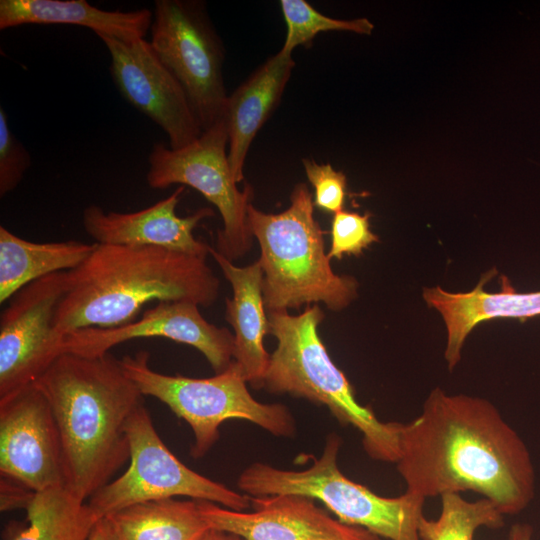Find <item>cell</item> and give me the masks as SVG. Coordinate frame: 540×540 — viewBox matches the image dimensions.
I'll return each instance as SVG.
<instances>
[{
	"label": "cell",
	"instance_id": "obj_19",
	"mask_svg": "<svg viewBox=\"0 0 540 540\" xmlns=\"http://www.w3.org/2000/svg\"><path fill=\"white\" fill-rule=\"evenodd\" d=\"M294 66L292 54L279 50L228 95L224 112L227 156L237 184L244 179L250 145L278 106Z\"/></svg>",
	"mask_w": 540,
	"mask_h": 540
},
{
	"label": "cell",
	"instance_id": "obj_26",
	"mask_svg": "<svg viewBox=\"0 0 540 540\" xmlns=\"http://www.w3.org/2000/svg\"><path fill=\"white\" fill-rule=\"evenodd\" d=\"M371 214L363 215L342 210L333 215L331 221V244L327 253L331 260H341L345 255L359 256L363 250L379 238L370 230Z\"/></svg>",
	"mask_w": 540,
	"mask_h": 540
},
{
	"label": "cell",
	"instance_id": "obj_22",
	"mask_svg": "<svg viewBox=\"0 0 540 540\" xmlns=\"http://www.w3.org/2000/svg\"><path fill=\"white\" fill-rule=\"evenodd\" d=\"M104 519L115 540H202L210 530L194 499L143 502Z\"/></svg>",
	"mask_w": 540,
	"mask_h": 540
},
{
	"label": "cell",
	"instance_id": "obj_24",
	"mask_svg": "<svg viewBox=\"0 0 540 540\" xmlns=\"http://www.w3.org/2000/svg\"><path fill=\"white\" fill-rule=\"evenodd\" d=\"M440 498V515L436 519L423 516L420 520L422 540H474L475 532L481 527L504 526V515L486 498L469 501L457 493Z\"/></svg>",
	"mask_w": 540,
	"mask_h": 540
},
{
	"label": "cell",
	"instance_id": "obj_3",
	"mask_svg": "<svg viewBox=\"0 0 540 540\" xmlns=\"http://www.w3.org/2000/svg\"><path fill=\"white\" fill-rule=\"evenodd\" d=\"M207 258L155 246L97 244L67 271L66 289L53 318L61 339L82 328H111L136 320L152 302L210 306L220 282Z\"/></svg>",
	"mask_w": 540,
	"mask_h": 540
},
{
	"label": "cell",
	"instance_id": "obj_8",
	"mask_svg": "<svg viewBox=\"0 0 540 540\" xmlns=\"http://www.w3.org/2000/svg\"><path fill=\"white\" fill-rule=\"evenodd\" d=\"M126 432L130 449L128 468L87 501L98 518L135 504L176 496L210 501L236 511L251 506L248 495L237 493L178 460L158 435L144 403L129 418Z\"/></svg>",
	"mask_w": 540,
	"mask_h": 540
},
{
	"label": "cell",
	"instance_id": "obj_4",
	"mask_svg": "<svg viewBox=\"0 0 540 540\" xmlns=\"http://www.w3.org/2000/svg\"><path fill=\"white\" fill-rule=\"evenodd\" d=\"M267 315L268 334L276 338L277 347L270 355L264 388L326 406L340 424L361 432L369 457L396 463L401 422H382L370 407L357 401L352 385L319 336L318 327L325 317L321 308L315 304L299 315L287 310Z\"/></svg>",
	"mask_w": 540,
	"mask_h": 540
},
{
	"label": "cell",
	"instance_id": "obj_13",
	"mask_svg": "<svg viewBox=\"0 0 540 540\" xmlns=\"http://www.w3.org/2000/svg\"><path fill=\"white\" fill-rule=\"evenodd\" d=\"M0 473L34 492L65 487L59 430L35 384L0 402Z\"/></svg>",
	"mask_w": 540,
	"mask_h": 540
},
{
	"label": "cell",
	"instance_id": "obj_20",
	"mask_svg": "<svg viewBox=\"0 0 540 540\" xmlns=\"http://www.w3.org/2000/svg\"><path fill=\"white\" fill-rule=\"evenodd\" d=\"M149 9L107 11L86 0H0V30L25 24H69L122 41L143 39L151 28Z\"/></svg>",
	"mask_w": 540,
	"mask_h": 540
},
{
	"label": "cell",
	"instance_id": "obj_14",
	"mask_svg": "<svg viewBox=\"0 0 540 540\" xmlns=\"http://www.w3.org/2000/svg\"><path fill=\"white\" fill-rule=\"evenodd\" d=\"M151 337L196 348L216 373L224 371L233 361V334L225 327L206 321L199 306L187 301L158 302L145 310L138 320L118 327L72 331L62 337L60 352L98 357L108 354L112 347L121 343Z\"/></svg>",
	"mask_w": 540,
	"mask_h": 540
},
{
	"label": "cell",
	"instance_id": "obj_2",
	"mask_svg": "<svg viewBox=\"0 0 540 540\" xmlns=\"http://www.w3.org/2000/svg\"><path fill=\"white\" fill-rule=\"evenodd\" d=\"M34 384L59 430L65 487L87 502L129 460L126 426L144 396L109 353H61Z\"/></svg>",
	"mask_w": 540,
	"mask_h": 540
},
{
	"label": "cell",
	"instance_id": "obj_28",
	"mask_svg": "<svg viewBox=\"0 0 540 540\" xmlns=\"http://www.w3.org/2000/svg\"><path fill=\"white\" fill-rule=\"evenodd\" d=\"M31 165V156L10 130L7 114L0 107V196L16 189Z\"/></svg>",
	"mask_w": 540,
	"mask_h": 540
},
{
	"label": "cell",
	"instance_id": "obj_12",
	"mask_svg": "<svg viewBox=\"0 0 540 540\" xmlns=\"http://www.w3.org/2000/svg\"><path fill=\"white\" fill-rule=\"evenodd\" d=\"M107 48L110 73L123 98L161 127L171 149L194 142L203 130L184 89L149 41L97 34Z\"/></svg>",
	"mask_w": 540,
	"mask_h": 540
},
{
	"label": "cell",
	"instance_id": "obj_17",
	"mask_svg": "<svg viewBox=\"0 0 540 540\" xmlns=\"http://www.w3.org/2000/svg\"><path fill=\"white\" fill-rule=\"evenodd\" d=\"M210 255L233 290V297L225 301L226 320L234 330L233 359L247 383L256 389L264 388L270 355L264 347L269 327L260 263L257 260L248 266L238 267L212 247Z\"/></svg>",
	"mask_w": 540,
	"mask_h": 540
},
{
	"label": "cell",
	"instance_id": "obj_23",
	"mask_svg": "<svg viewBox=\"0 0 540 540\" xmlns=\"http://www.w3.org/2000/svg\"><path fill=\"white\" fill-rule=\"evenodd\" d=\"M25 510L27 524L9 528L6 540H86L100 519L65 487L35 492Z\"/></svg>",
	"mask_w": 540,
	"mask_h": 540
},
{
	"label": "cell",
	"instance_id": "obj_21",
	"mask_svg": "<svg viewBox=\"0 0 540 540\" xmlns=\"http://www.w3.org/2000/svg\"><path fill=\"white\" fill-rule=\"evenodd\" d=\"M95 247L75 240L32 242L0 226V304L38 279L76 268Z\"/></svg>",
	"mask_w": 540,
	"mask_h": 540
},
{
	"label": "cell",
	"instance_id": "obj_25",
	"mask_svg": "<svg viewBox=\"0 0 540 540\" xmlns=\"http://www.w3.org/2000/svg\"><path fill=\"white\" fill-rule=\"evenodd\" d=\"M281 12L286 24V36L281 51L292 54L298 46L311 44L322 32L349 31L370 35L374 25L367 18L341 20L328 17L305 0H281Z\"/></svg>",
	"mask_w": 540,
	"mask_h": 540
},
{
	"label": "cell",
	"instance_id": "obj_1",
	"mask_svg": "<svg viewBox=\"0 0 540 540\" xmlns=\"http://www.w3.org/2000/svg\"><path fill=\"white\" fill-rule=\"evenodd\" d=\"M396 468L406 491L436 497L473 491L505 515L535 496V469L517 431L489 400L433 389L399 430Z\"/></svg>",
	"mask_w": 540,
	"mask_h": 540
},
{
	"label": "cell",
	"instance_id": "obj_9",
	"mask_svg": "<svg viewBox=\"0 0 540 540\" xmlns=\"http://www.w3.org/2000/svg\"><path fill=\"white\" fill-rule=\"evenodd\" d=\"M150 44L181 84L206 130L224 117L225 50L201 1L156 0Z\"/></svg>",
	"mask_w": 540,
	"mask_h": 540
},
{
	"label": "cell",
	"instance_id": "obj_10",
	"mask_svg": "<svg viewBox=\"0 0 540 540\" xmlns=\"http://www.w3.org/2000/svg\"><path fill=\"white\" fill-rule=\"evenodd\" d=\"M228 133L224 117L200 137L180 149L155 143L148 156L147 184L165 189L173 184L187 185L200 192L219 211L223 228L217 232V251L233 261L252 246L253 235L247 211L252 189L239 190L227 156Z\"/></svg>",
	"mask_w": 540,
	"mask_h": 540
},
{
	"label": "cell",
	"instance_id": "obj_11",
	"mask_svg": "<svg viewBox=\"0 0 540 540\" xmlns=\"http://www.w3.org/2000/svg\"><path fill=\"white\" fill-rule=\"evenodd\" d=\"M67 271L38 279L13 295L0 316V402L34 384L61 354L53 328Z\"/></svg>",
	"mask_w": 540,
	"mask_h": 540
},
{
	"label": "cell",
	"instance_id": "obj_27",
	"mask_svg": "<svg viewBox=\"0 0 540 540\" xmlns=\"http://www.w3.org/2000/svg\"><path fill=\"white\" fill-rule=\"evenodd\" d=\"M302 162L306 177L314 189V206L333 215L344 210L347 196L345 174L329 163L320 164L309 158H304Z\"/></svg>",
	"mask_w": 540,
	"mask_h": 540
},
{
	"label": "cell",
	"instance_id": "obj_32",
	"mask_svg": "<svg viewBox=\"0 0 540 540\" xmlns=\"http://www.w3.org/2000/svg\"><path fill=\"white\" fill-rule=\"evenodd\" d=\"M202 540H244L243 538L218 530L210 529Z\"/></svg>",
	"mask_w": 540,
	"mask_h": 540
},
{
	"label": "cell",
	"instance_id": "obj_5",
	"mask_svg": "<svg viewBox=\"0 0 540 540\" xmlns=\"http://www.w3.org/2000/svg\"><path fill=\"white\" fill-rule=\"evenodd\" d=\"M313 196L298 183L289 207L266 213L248 206L250 231L260 247L262 292L267 312L322 302L332 311L346 308L358 295L357 280L333 272L325 253L324 231L314 217Z\"/></svg>",
	"mask_w": 540,
	"mask_h": 540
},
{
	"label": "cell",
	"instance_id": "obj_29",
	"mask_svg": "<svg viewBox=\"0 0 540 540\" xmlns=\"http://www.w3.org/2000/svg\"><path fill=\"white\" fill-rule=\"evenodd\" d=\"M34 491L5 477H1V511L16 508L26 509L33 498Z\"/></svg>",
	"mask_w": 540,
	"mask_h": 540
},
{
	"label": "cell",
	"instance_id": "obj_6",
	"mask_svg": "<svg viewBox=\"0 0 540 540\" xmlns=\"http://www.w3.org/2000/svg\"><path fill=\"white\" fill-rule=\"evenodd\" d=\"M341 439L330 434L319 458L303 470H282L253 463L239 476L237 485L250 497L298 494L324 504L343 523L364 528L388 540H422L419 523L426 499L405 491L384 497L354 482L338 468Z\"/></svg>",
	"mask_w": 540,
	"mask_h": 540
},
{
	"label": "cell",
	"instance_id": "obj_7",
	"mask_svg": "<svg viewBox=\"0 0 540 540\" xmlns=\"http://www.w3.org/2000/svg\"><path fill=\"white\" fill-rule=\"evenodd\" d=\"M149 359L147 351H139L119 361L143 396L158 399L189 424L194 435L192 457L201 458L211 449L228 419L250 421L276 436L293 435L295 424L287 407L255 400L234 360L213 377L190 378L157 372Z\"/></svg>",
	"mask_w": 540,
	"mask_h": 540
},
{
	"label": "cell",
	"instance_id": "obj_30",
	"mask_svg": "<svg viewBox=\"0 0 540 540\" xmlns=\"http://www.w3.org/2000/svg\"><path fill=\"white\" fill-rule=\"evenodd\" d=\"M533 527L528 523H515L508 532L507 540H533Z\"/></svg>",
	"mask_w": 540,
	"mask_h": 540
},
{
	"label": "cell",
	"instance_id": "obj_15",
	"mask_svg": "<svg viewBox=\"0 0 540 540\" xmlns=\"http://www.w3.org/2000/svg\"><path fill=\"white\" fill-rule=\"evenodd\" d=\"M197 502L210 529L244 540H382L364 528L331 517L315 499L303 495L250 497L251 512Z\"/></svg>",
	"mask_w": 540,
	"mask_h": 540
},
{
	"label": "cell",
	"instance_id": "obj_31",
	"mask_svg": "<svg viewBox=\"0 0 540 540\" xmlns=\"http://www.w3.org/2000/svg\"><path fill=\"white\" fill-rule=\"evenodd\" d=\"M86 540H115L104 518L97 521Z\"/></svg>",
	"mask_w": 540,
	"mask_h": 540
},
{
	"label": "cell",
	"instance_id": "obj_18",
	"mask_svg": "<svg viewBox=\"0 0 540 540\" xmlns=\"http://www.w3.org/2000/svg\"><path fill=\"white\" fill-rule=\"evenodd\" d=\"M489 278L487 273L473 290L464 293L447 292L439 286L423 289L424 300L441 314L447 329L444 357L449 370L460 361L466 337L479 323L496 318L525 320L540 316V291L516 292L503 283L501 291L486 292L483 285Z\"/></svg>",
	"mask_w": 540,
	"mask_h": 540
},
{
	"label": "cell",
	"instance_id": "obj_16",
	"mask_svg": "<svg viewBox=\"0 0 540 540\" xmlns=\"http://www.w3.org/2000/svg\"><path fill=\"white\" fill-rule=\"evenodd\" d=\"M184 190L181 185L167 198L134 212L105 211L89 205L82 213L84 230L97 244L155 246L207 258L211 246L196 239L193 230L214 212L203 207L178 216L176 207Z\"/></svg>",
	"mask_w": 540,
	"mask_h": 540
}]
</instances>
